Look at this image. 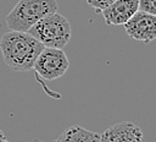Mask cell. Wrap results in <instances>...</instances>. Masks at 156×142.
<instances>
[{
	"instance_id": "obj_1",
	"label": "cell",
	"mask_w": 156,
	"mask_h": 142,
	"mask_svg": "<svg viewBox=\"0 0 156 142\" xmlns=\"http://www.w3.org/2000/svg\"><path fill=\"white\" fill-rule=\"evenodd\" d=\"M45 47L28 32L10 31L0 39V51L4 62L13 71H29Z\"/></svg>"
},
{
	"instance_id": "obj_2",
	"label": "cell",
	"mask_w": 156,
	"mask_h": 142,
	"mask_svg": "<svg viewBox=\"0 0 156 142\" xmlns=\"http://www.w3.org/2000/svg\"><path fill=\"white\" fill-rule=\"evenodd\" d=\"M56 0H18L5 17L10 31L27 32L44 16L57 11Z\"/></svg>"
},
{
	"instance_id": "obj_3",
	"label": "cell",
	"mask_w": 156,
	"mask_h": 142,
	"mask_svg": "<svg viewBox=\"0 0 156 142\" xmlns=\"http://www.w3.org/2000/svg\"><path fill=\"white\" fill-rule=\"evenodd\" d=\"M27 32L45 48L62 49L69 42L72 29L68 20L56 11L40 18Z\"/></svg>"
},
{
	"instance_id": "obj_4",
	"label": "cell",
	"mask_w": 156,
	"mask_h": 142,
	"mask_svg": "<svg viewBox=\"0 0 156 142\" xmlns=\"http://www.w3.org/2000/svg\"><path fill=\"white\" fill-rule=\"evenodd\" d=\"M68 66V58L62 49L44 48L35 59L33 70L39 80L52 81L63 76Z\"/></svg>"
},
{
	"instance_id": "obj_5",
	"label": "cell",
	"mask_w": 156,
	"mask_h": 142,
	"mask_svg": "<svg viewBox=\"0 0 156 142\" xmlns=\"http://www.w3.org/2000/svg\"><path fill=\"white\" fill-rule=\"evenodd\" d=\"M124 28L130 38L150 43L156 39V16L138 10L124 23Z\"/></svg>"
},
{
	"instance_id": "obj_6",
	"label": "cell",
	"mask_w": 156,
	"mask_h": 142,
	"mask_svg": "<svg viewBox=\"0 0 156 142\" xmlns=\"http://www.w3.org/2000/svg\"><path fill=\"white\" fill-rule=\"evenodd\" d=\"M100 142H143V131L133 122H118L100 135Z\"/></svg>"
},
{
	"instance_id": "obj_7",
	"label": "cell",
	"mask_w": 156,
	"mask_h": 142,
	"mask_svg": "<svg viewBox=\"0 0 156 142\" xmlns=\"http://www.w3.org/2000/svg\"><path fill=\"white\" fill-rule=\"evenodd\" d=\"M139 10V0H116L101 11L104 20L110 26L124 24Z\"/></svg>"
},
{
	"instance_id": "obj_8",
	"label": "cell",
	"mask_w": 156,
	"mask_h": 142,
	"mask_svg": "<svg viewBox=\"0 0 156 142\" xmlns=\"http://www.w3.org/2000/svg\"><path fill=\"white\" fill-rule=\"evenodd\" d=\"M54 142H100V135L82 126L67 127Z\"/></svg>"
},
{
	"instance_id": "obj_9",
	"label": "cell",
	"mask_w": 156,
	"mask_h": 142,
	"mask_svg": "<svg viewBox=\"0 0 156 142\" xmlns=\"http://www.w3.org/2000/svg\"><path fill=\"white\" fill-rule=\"evenodd\" d=\"M139 11L156 16V0H139Z\"/></svg>"
},
{
	"instance_id": "obj_10",
	"label": "cell",
	"mask_w": 156,
	"mask_h": 142,
	"mask_svg": "<svg viewBox=\"0 0 156 142\" xmlns=\"http://www.w3.org/2000/svg\"><path fill=\"white\" fill-rule=\"evenodd\" d=\"M116 0H87V4L93 7L95 11L101 12L102 10H105L106 7H108L112 2H115Z\"/></svg>"
},
{
	"instance_id": "obj_11",
	"label": "cell",
	"mask_w": 156,
	"mask_h": 142,
	"mask_svg": "<svg viewBox=\"0 0 156 142\" xmlns=\"http://www.w3.org/2000/svg\"><path fill=\"white\" fill-rule=\"evenodd\" d=\"M0 142H9L7 138H6V136L4 135V132L1 130H0Z\"/></svg>"
}]
</instances>
